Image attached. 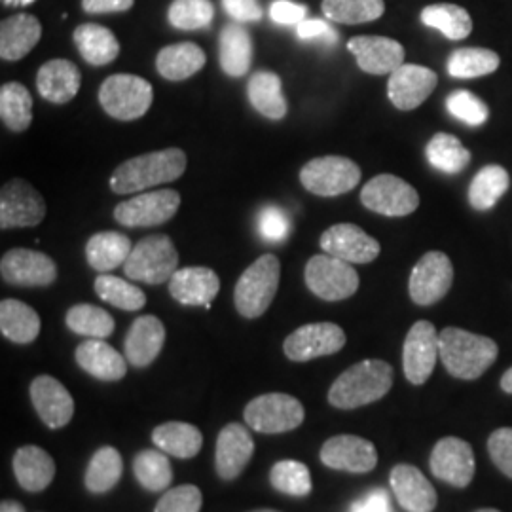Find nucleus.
<instances>
[{"instance_id":"6","label":"nucleus","mask_w":512,"mask_h":512,"mask_svg":"<svg viewBox=\"0 0 512 512\" xmlns=\"http://www.w3.org/2000/svg\"><path fill=\"white\" fill-rule=\"evenodd\" d=\"M154 101L152 84L135 74H112L101 90L99 103L105 112L122 122L139 120L147 114Z\"/></svg>"},{"instance_id":"34","label":"nucleus","mask_w":512,"mask_h":512,"mask_svg":"<svg viewBox=\"0 0 512 512\" xmlns=\"http://www.w3.org/2000/svg\"><path fill=\"white\" fill-rule=\"evenodd\" d=\"M247 95L253 109L268 120H283L287 116V99L283 93V82L272 71L251 74L247 84Z\"/></svg>"},{"instance_id":"48","label":"nucleus","mask_w":512,"mask_h":512,"mask_svg":"<svg viewBox=\"0 0 512 512\" xmlns=\"http://www.w3.org/2000/svg\"><path fill=\"white\" fill-rule=\"evenodd\" d=\"M270 482L277 492L293 497H306L313 490L310 469L294 459L277 461L270 471Z\"/></svg>"},{"instance_id":"18","label":"nucleus","mask_w":512,"mask_h":512,"mask_svg":"<svg viewBox=\"0 0 512 512\" xmlns=\"http://www.w3.org/2000/svg\"><path fill=\"white\" fill-rule=\"evenodd\" d=\"M439 76L427 67L404 63L389 74L387 97L399 110L418 109L435 92Z\"/></svg>"},{"instance_id":"37","label":"nucleus","mask_w":512,"mask_h":512,"mask_svg":"<svg viewBox=\"0 0 512 512\" xmlns=\"http://www.w3.org/2000/svg\"><path fill=\"white\" fill-rule=\"evenodd\" d=\"M131 251L133 247L128 236L120 232H99L93 234L86 243V260L93 270H97L99 274H107L118 266H124Z\"/></svg>"},{"instance_id":"9","label":"nucleus","mask_w":512,"mask_h":512,"mask_svg":"<svg viewBox=\"0 0 512 512\" xmlns=\"http://www.w3.org/2000/svg\"><path fill=\"white\" fill-rule=\"evenodd\" d=\"M359 274L355 268L332 255L311 256L306 266V285L311 293L327 302L346 300L359 291Z\"/></svg>"},{"instance_id":"62","label":"nucleus","mask_w":512,"mask_h":512,"mask_svg":"<svg viewBox=\"0 0 512 512\" xmlns=\"http://www.w3.org/2000/svg\"><path fill=\"white\" fill-rule=\"evenodd\" d=\"M251 512H279V511H274V509H258V511H251Z\"/></svg>"},{"instance_id":"52","label":"nucleus","mask_w":512,"mask_h":512,"mask_svg":"<svg viewBox=\"0 0 512 512\" xmlns=\"http://www.w3.org/2000/svg\"><path fill=\"white\" fill-rule=\"evenodd\" d=\"M258 230L262 234V238L270 243H281L289 236L291 230V222L289 217L285 215L283 209L275 207V205H268L260 211L258 217Z\"/></svg>"},{"instance_id":"59","label":"nucleus","mask_w":512,"mask_h":512,"mask_svg":"<svg viewBox=\"0 0 512 512\" xmlns=\"http://www.w3.org/2000/svg\"><path fill=\"white\" fill-rule=\"evenodd\" d=\"M0 512H25V509H23V505L18 503V501L6 499V501L0 503Z\"/></svg>"},{"instance_id":"3","label":"nucleus","mask_w":512,"mask_h":512,"mask_svg":"<svg viewBox=\"0 0 512 512\" xmlns=\"http://www.w3.org/2000/svg\"><path fill=\"white\" fill-rule=\"evenodd\" d=\"M393 387V368L382 359H365L349 366L330 385L329 403L342 410L376 403Z\"/></svg>"},{"instance_id":"26","label":"nucleus","mask_w":512,"mask_h":512,"mask_svg":"<svg viewBox=\"0 0 512 512\" xmlns=\"http://www.w3.org/2000/svg\"><path fill=\"white\" fill-rule=\"evenodd\" d=\"M165 327L156 315H141L129 327L124 355L135 368H145L156 361L164 349Z\"/></svg>"},{"instance_id":"49","label":"nucleus","mask_w":512,"mask_h":512,"mask_svg":"<svg viewBox=\"0 0 512 512\" xmlns=\"http://www.w3.org/2000/svg\"><path fill=\"white\" fill-rule=\"evenodd\" d=\"M167 16L175 29L198 31L211 25L215 18V6L211 0H173Z\"/></svg>"},{"instance_id":"57","label":"nucleus","mask_w":512,"mask_h":512,"mask_svg":"<svg viewBox=\"0 0 512 512\" xmlns=\"http://www.w3.org/2000/svg\"><path fill=\"white\" fill-rule=\"evenodd\" d=\"M349 512H391V499L384 488H374L363 499L355 501Z\"/></svg>"},{"instance_id":"29","label":"nucleus","mask_w":512,"mask_h":512,"mask_svg":"<svg viewBox=\"0 0 512 512\" xmlns=\"http://www.w3.org/2000/svg\"><path fill=\"white\" fill-rule=\"evenodd\" d=\"M42 37V25L31 14H16L0 25V57L19 61L29 54Z\"/></svg>"},{"instance_id":"51","label":"nucleus","mask_w":512,"mask_h":512,"mask_svg":"<svg viewBox=\"0 0 512 512\" xmlns=\"http://www.w3.org/2000/svg\"><path fill=\"white\" fill-rule=\"evenodd\" d=\"M203 495L198 486L184 484L173 490H167L154 512H200L202 511Z\"/></svg>"},{"instance_id":"63","label":"nucleus","mask_w":512,"mask_h":512,"mask_svg":"<svg viewBox=\"0 0 512 512\" xmlns=\"http://www.w3.org/2000/svg\"><path fill=\"white\" fill-rule=\"evenodd\" d=\"M475 512H501V511H497V509H480V511H475Z\"/></svg>"},{"instance_id":"23","label":"nucleus","mask_w":512,"mask_h":512,"mask_svg":"<svg viewBox=\"0 0 512 512\" xmlns=\"http://www.w3.org/2000/svg\"><path fill=\"white\" fill-rule=\"evenodd\" d=\"M255 454L251 433L241 423H228L219 433L215 465L222 480L238 478Z\"/></svg>"},{"instance_id":"36","label":"nucleus","mask_w":512,"mask_h":512,"mask_svg":"<svg viewBox=\"0 0 512 512\" xmlns=\"http://www.w3.org/2000/svg\"><path fill=\"white\" fill-rule=\"evenodd\" d=\"M0 332L10 342L27 346L40 334V317L25 302L6 298L0 302Z\"/></svg>"},{"instance_id":"16","label":"nucleus","mask_w":512,"mask_h":512,"mask_svg":"<svg viewBox=\"0 0 512 512\" xmlns=\"http://www.w3.org/2000/svg\"><path fill=\"white\" fill-rule=\"evenodd\" d=\"M431 473L454 488H467L475 478L473 446L458 437L440 439L431 452Z\"/></svg>"},{"instance_id":"40","label":"nucleus","mask_w":512,"mask_h":512,"mask_svg":"<svg viewBox=\"0 0 512 512\" xmlns=\"http://www.w3.org/2000/svg\"><path fill=\"white\" fill-rule=\"evenodd\" d=\"M0 118L4 126L16 133L29 129L33 122V97L19 82H8L0 88Z\"/></svg>"},{"instance_id":"12","label":"nucleus","mask_w":512,"mask_h":512,"mask_svg":"<svg viewBox=\"0 0 512 512\" xmlns=\"http://www.w3.org/2000/svg\"><path fill=\"white\" fill-rule=\"evenodd\" d=\"M454 283V266L452 260L440 251H429L421 256L414 266L408 291L414 304L418 306H433L440 302Z\"/></svg>"},{"instance_id":"19","label":"nucleus","mask_w":512,"mask_h":512,"mask_svg":"<svg viewBox=\"0 0 512 512\" xmlns=\"http://www.w3.org/2000/svg\"><path fill=\"white\" fill-rule=\"evenodd\" d=\"M321 249L327 255L342 258L349 264H368L380 256V243L355 224H334L321 236Z\"/></svg>"},{"instance_id":"35","label":"nucleus","mask_w":512,"mask_h":512,"mask_svg":"<svg viewBox=\"0 0 512 512\" xmlns=\"http://www.w3.org/2000/svg\"><path fill=\"white\" fill-rule=\"evenodd\" d=\"M205 52L194 42L165 46L156 57V69L171 82H183L205 67Z\"/></svg>"},{"instance_id":"56","label":"nucleus","mask_w":512,"mask_h":512,"mask_svg":"<svg viewBox=\"0 0 512 512\" xmlns=\"http://www.w3.org/2000/svg\"><path fill=\"white\" fill-rule=\"evenodd\" d=\"M222 6L226 14L238 23H255L264 16L258 0H222Z\"/></svg>"},{"instance_id":"50","label":"nucleus","mask_w":512,"mask_h":512,"mask_svg":"<svg viewBox=\"0 0 512 512\" xmlns=\"http://www.w3.org/2000/svg\"><path fill=\"white\" fill-rule=\"evenodd\" d=\"M446 107L452 116H456L458 120L471 128L482 126L490 114L488 105L480 97H476L475 93L467 92V90L450 93L446 99Z\"/></svg>"},{"instance_id":"58","label":"nucleus","mask_w":512,"mask_h":512,"mask_svg":"<svg viewBox=\"0 0 512 512\" xmlns=\"http://www.w3.org/2000/svg\"><path fill=\"white\" fill-rule=\"evenodd\" d=\"M135 0H82V8L88 14H114L128 12Z\"/></svg>"},{"instance_id":"53","label":"nucleus","mask_w":512,"mask_h":512,"mask_svg":"<svg viewBox=\"0 0 512 512\" xmlns=\"http://www.w3.org/2000/svg\"><path fill=\"white\" fill-rule=\"evenodd\" d=\"M488 452L495 467L512 478V427H501L490 435Z\"/></svg>"},{"instance_id":"24","label":"nucleus","mask_w":512,"mask_h":512,"mask_svg":"<svg viewBox=\"0 0 512 512\" xmlns=\"http://www.w3.org/2000/svg\"><path fill=\"white\" fill-rule=\"evenodd\" d=\"M219 291V275L205 266L181 268L169 279V293L183 306H205L211 310V302Z\"/></svg>"},{"instance_id":"1","label":"nucleus","mask_w":512,"mask_h":512,"mask_svg":"<svg viewBox=\"0 0 512 512\" xmlns=\"http://www.w3.org/2000/svg\"><path fill=\"white\" fill-rule=\"evenodd\" d=\"M186 154L181 148L148 152L118 165L110 177L114 194H137L152 186L173 183L186 171Z\"/></svg>"},{"instance_id":"46","label":"nucleus","mask_w":512,"mask_h":512,"mask_svg":"<svg viewBox=\"0 0 512 512\" xmlns=\"http://www.w3.org/2000/svg\"><path fill=\"white\" fill-rule=\"evenodd\" d=\"M65 323L69 330L80 336L88 338H99L105 340L114 332V319L109 311L103 308H97L93 304H76L71 310L67 311Z\"/></svg>"},{"instance_id":"38","label":"nucleus","mask_w":512,"mask_h":512,"mask_svg":"<svg viewBox=\"0 0 512 512\" xmlns=\"http://www.w3.org/2000/svg\"><path fill=\"white\" fill-rule=\"evenodd\" d=\"M122 473L124 459L120 452L112 446H103L90 459L84 482L92 494H107L120 482Z\"/></svg>"},{"instance_id":"47","label":"nucleus","mask_w":512,"mask_h":512,"mask_svg":"<svg viewBox=\"0 0 512 512\" xmlns=\"http://www.w3.org/2000/svg\"><path fill=\"white\" fill-rule=\"evenodd\" d=\"M499 55L486 48H461L450 55L448 73L454 78H478L499 69Z\"/></svg>"},{"instance_id":"55","label":"nucleus","mask_w":512,"mask_h":512,"mask_svg":"<svg viewBox=\"0 0 512 512\" xmlns=\"http://www.w3.org/2000/svg\"><path fill=\"white\" fill-rule=\"evenodd\" d=\"M270 18L277 25H300L308 18V8L293 0H275L270 6Z\"/></svg>"},{"instance_id":"43","label":"nucleus","mask_w":512,"mask_h":512,"mask_svg":"<svg viewBox=\"0 0 512 512\" xmlns=\"http://www.w3.org/2000/svg\"><path fill=\"white\" fill-rule=\"evenodd\" d=\"M137 482L148 492H164L173 482L171 463L162 450H143L133 459Z\"/></svg>"},{"instance_id":"28","label":"nucleus","mask_w":512,"mask_h":512,"mask_svg":"<svg viewBox=\"0 0 512 512\" xmlns=\"http://www.w3.org/2000/svg\"><path fill=\"white\" fill-rule=\"evenodd\" d=\"M82 84L80 69L69 59H52L44 63L37 74V90L42 99L65 105L73 101Z\"/></svg>"},{"instance_id":"60","label":"nucleus","mask_w":512,"mask_h":512,"mask_svg":"<svg viewBox=\"0 0 512 512\" xmlns=\"http://www.w3.org/2000/svg\"><path fill=\"white\" fill-rule=\"evenodd\" d=\"M501 389H503L505 393L512 395V366L503 374V378H501Z\"/></svg>"},{"instance_id":"10","label":"nucleus","mask_w":512,"mask_h":512,"mask_svg":"<svg viewBox=\"0 0 512 512\" xmlns=\"http://www.w3.org/2000/svg\"><path fill=\"white\" fill-rule=\"evenodd\" d=\"M179 205L181 196L177 190H154L139 194L128 202L118 203L114 209V219L128 228H152L173 219Z\"/></svg>"},{"instance_id":"17","label":"nucleus","mask_w":512,"mask_h":512,"mask_svg":"<svg viewBox=\"0 0 512 512\" xmlns=\"http://www.w3.org/2000/svg\"><path fill=\"white\" fill-rule=\"evenodd\" d=\"M2 279L18 287H48L57 279L54 260L33 249H12L0 260Z\"/></svg>"},{"instance_id":"22","label":"nucleus","mask_w":512,"mask_h":512,"mask_svg":"<svg viewBox=\"0 0 512 512\" xmlns=\"http://www.w3.org/2000/svg\"><path fill=\"white\" fill-rule=\"evenodd\" d=\"M391 490L406 512H433L437 507V492L418 467L401 463L389 476Z\"/></svg>"},{"instance_id":"32","label":"nucleus","mask_w":512,"mask_h":512,"mask_svg":"<svg viewBox=\"0 0 512 512\" xmlns=\"http://www.w3.org/2000/svg\"><path fill=\"white\" fill-rule=\"evenodd\" d=\"M152 442L158 450L179 459L196 458L202 450V431L184 421H167L152 431Z\"/></svg>"},{"instance_id":"4","label":"nucleus","mask_w":512,"mask_h":512,"mask_svg":"<svg viewBox=\"0 0 512 512\" xmlns=\"http://www.w3.org/2000/svg\"><path fill=\"white\" fill-rule=\"evenodd\" d=\"M281 277V264L275 255H262L255 260L238 279L234 302L236 310L247 317L256 319L272 306Z\"/></svg>"},{"instance_id":"27","label":"nucleus","mask_w":512,"mask_h":512,"mask_svg":"<svg viewBox=\"0 0 512 512\" xmlns=\"http://www.w3.org/2000/svg\"><path fill=\"white\" fill-rule=\"evenodd\" d=\"M76 363L101 382H118L128 374V359L99 338H90L76 348Z\"/></svg>"},{"instance_id":"21","label":"nucleus","mask_w":512,"mask_h":512,"mask_svg":"<svg viewBox=\"0 0 512 512\" xmlns=\"http://www.w3.org/2000/svg\"><path fill=\"white\" fill-rule=\"evenodd\" d=\"M31 401L40 420L50 429H61L69 425L74 416V401L67 387L54 376L42 374L31 384Z\"/></svg>"},{"instance_id":"2","label":"nucleus","mask_w":512,"mask_h":512,"mask_svg":"<svg viewBox=\"0 0 512 512\" xmlns=\"http://www.w3.org/2000/svg\"><path fill=\"white\" fill-rule=\"evenodd\" d=\"M440 361L450 376L459 380L480 378L497 359L499 348L492 338L458 327L439 332Z\"/></svg>"},{"instance_id":"7","label":"nucleus","mask_w":512,"mask_h":512,"mask_svg":"<svg viewBox=\"0 0 512 512\" xmlns=\"http://www.w3.org/2000/svg\"><path fill=\"white\" fill-rule=\"evenodd\" d=\"M243 416L247 425L258 433L279 435L300 427L306 418V410L293 395L266 393L247 404Z\"/></svg>"},{"instance_id":"41","label":"nucleus","mask_w":512,"mask_h":512,"mask_svg":"<svg viewBox=\"0 0 512 512\" xmlns=\"http://www.w3.org/2000/svg\"><path fill=\"white\" fill-rule=\"evenodd\" d=\"M425 154L429 164L446 175H458L471 162V152L450 133H437L429 141Z\"/></svg>"},{"instance_id":"44","label":"nucleus","mask_w":512,"mask_h":512,"mask_svg":"<svg viewBox=\"0 0 512 512\" xmlns=\"http://www.w3.org/2000/svg\"><path fill=\"white\" fill-rule=\"evenodd\" d=\"M325 18L342 25H361L382 18L384 0H323Z\"/></svg>"},{"instance_id":"45","label":"nucleus","mask_w":512,"mask_h":512,"mask_svg":"<svg viewBox=\"0 0 512 512\" xmlns=\"http://www.w3.org/2000/svg\"><path fill=\"white\" fill-rule=\"evenodd\" d=\"M95 293L110 306L124 311H137L145 308L147 296L145 293L116 275L103 274L95 279Z\"/></svg>"},{"instance_id":"61","label":"nucleus","mask_w":512,"mask_h":512,"mask_svg":"<svg viewBox=\"0 0 512 512\" xmlns=\"http://www.w3.org/2000/svg\"><path fill=\"white\" fill-rule=\"evenodd\" d=\"M35 0H2L4 6H29L33 4Z\"/></svg>"},{"instance_id":"11","label":"nucleus","mask_w":512,"mask_h":512,"mask_svg":"<svg viewBox=\"0 0 512 512\" xmlns=\"http://www.w3.org/2000/svg\"><path fill=\"white\" fill-rule=\"evenodd\" d=\"M361 202L366 209L384 217L412 215L420 205V194L412 184L395 175H378L368 181L361 192Z\"/></svg>"},{"instance_id":"42","label":"nucleus","mask_w":512,"mask_h":512,"mask_svg":"<svg viewBox=\"0 0 512 512\" xmlns=\"http://www.w3.org/2000/svg\"><path fill=\"white\" fill-rule=\"evenodd\" d=\"M509 190V173L501 165L482 167L469 186V202L476 211L492 209Z\"/></svg>"},{"instance_id":"54","label":"nucleus","mask_w":512,"mask_h":512,"mask_svg":"<svg viewBox=\"0 0 512 512\" xmlns=\"http://www.w3.org/2000/svg\"><path fill=\"white\" fill-rule=\"evenodd\" d=\"M296 35L300 40H313L323 44H336L338 40V33L330 23L315 18H306L300 25H296Z\"/></svg>"},{"instance_id":"33","label":"nucleus","mask_w":512,"mask_h":512,"mask_svg":"<svg viewBox=\"0 0 512 512\" xmlns=\"http://www.w3.org/2000/svg\"><path fill=\"white\" fill-rule=\"evenodd\" d=\"M74 44L86 63L103 67L112 63L120 54V42L114 33L97 23H84L73 33Z\"/></svg>"},{"instance_id":"20","label":"nucleus","mask_w":512,"mask_h":512,"mask_svg":"<svg viewBox=\"0 0 512 512\" xmlns=\"http://www.w3.org/2000/svg\"><path fill=\"white\" fill-rule=\"evenodd\" d=\"M321 461L334 471L370 473L378 465V452L370 440L357 435H336L321 448Z\"/></svg>"},{"instance_id":"31","label":"nucleus","mask_w":512,"mask_h":512,"mask_svg":"<svg viewBox=\"0 0 512 512\" xmlns=\"http://www.w3.org/2000/svg\"><path fill=\"white\" fill-rule=\"evenodd\" d=\"M14 475L19 486L27 492L46 490L55 476V463L52 456L38 446H23L14 456Z\"/></svg>"},{"instance_id":"25","label":"nucleus","mask_w":512,"mask_h":512,"mask_svg":"<svg viewBox=\"0 0 512 512\" xmlns=\"http://www.w3.org/2000/svg\"><path fill=\"white\" fill-rule=\"evenodd\" d=\"M361 71L368 74H391L404 65V48L387 37H355L348 42Z\"/></svg>"},{"instance_id":"14","label":"nucleus","mask_w":512,"mask_h":512,"mask_svg":"<svg viewBox=\"0 0 512 512\" xmlns=\"http://www.w3.org/2000/svg\"><path fill=\"white\" fill-rule=\"evenodd\" d=\"M46 217V202L31 184L14 179L0 192V228H31Z\"/></svg>"},{"instance_id":"30","label":"nucleus","mask_w":512,"mask_h":512,"mask_svg":"<svg viewBox=\"0 0 512 512\" xmlns=\"http://www.w3.org/2000/svg\"><path fill=\"white\" fill-rule=\"evenodd\" d=\"M219 61L228 76H245L253 65V37L241 23H228L219 38Z\"/></svg>"},{"instance_id":"15","label":"nucleus","mask_w":512,"mask_h":512,"mask_svg":"<svg viewBox=\"0 0 512 512\" xmlns=\"http://www.w3.org/2000/svg\"><path fill=\"white\" fill-rule=\"evenodd\" d=\"M346 346V332L334 323H310L287 336L283 349L294 363L334 355Z\"/></svg>"},{"instance_id":"8","label":"nucleus","mask_w":512,"mask_h":512,"mask_svg":"<svg viewBox=\"0 0 512 512\" xmlns=\"http://www.w3.org/2000/svg\"><path fill=\"white\" fill-rule=\"evenodd\" d=\"M361 181V167L344 156L313 158L300 171L302 186L323 198H334L351 192Z\"/></svg>"},{"instance_id":"5","label":"nucleus","mask_w":512,"mask_h":512,"mask_svg":"<svg viewBox=\"0 0 512 512\" xmlns=\"http://www.w3.org/2000/svg\"><path fill=\"white\" fill-rule=\"evenodd\" d=\"M179 253L173 241L165 234H154L141 239L126 264L124 274L131 281H143L147 285H162L167 283L173 274L179 270Z\"/></svg>"},{"instance_id":"39","label":"nucleus","mask_w":512,"mask_h":512,"mask_svg":"<svg viewBox=\"0 0 512 512\" xmlns=\"http://www.w3.org/2000/svg\"><path fill=\"white\" fill-rule=\"evenodd\" d=\"M421 23L437 29L450 40H463L473 31V19L465 8L458 4H431L423 8Z\"/></svg>"},{"instance_id":"13","label":"nucleus","mask_w":512,"mask_h":512,"mask_svg":"<svg viewBox=\"0 0 512 512\" xmlns=\"http://www.w3.org/2000/svg\"><path fill=\"white\" fill-rule=\"evenodd\" d=\"M439 359V332L435 325L429 321L414 323L404 340L403 368L406 380L414 385L425 384Z\"/></svg>"}]
</instances>
